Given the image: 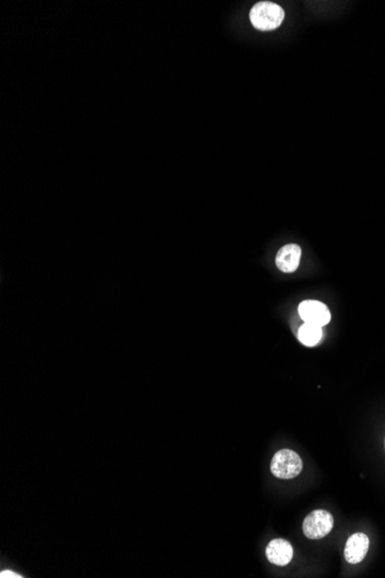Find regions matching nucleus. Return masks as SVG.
<instances>
[{"mask_svg": "<svg viewBox=\"0 0 385 578\" xmlns=\"http://www.w3.org/2000/svg\"><path fill=\"white\" fill-rule=\"evenodd\" d=\"M322 327L311 323H305L300 327L298 338L306 347H314L322 340Z\"/></svg>", "mask_w": 385, "mask_h": 578, "instance_id": "6e6552de", "label": "nucleus"}, {"mask_svg": "<svg viewBox=\"0 0 385 578\" xmlns=\"http://www.w3.org/2000/svg\"><path fill=\"white\" fill-rule=\"evenodd\" d=\"M369 538L364 533H355L346 541L345 559L351 565L360 563L368 553Z\"/></svg>", "mask_w": 385, "mask_h": 578, "instance_id": "39448f33", "label": "nucleus"}, {"mask_svg": "<svg viewBox=\"0 0 385 578\" xmlns=\"http://www.w3.org/2000/svg\"><path fill=\"white\" fill-rule=\"evenodd\" d=\"M384 445H385V441H384Z\"/></svg>", "mask_w": 385, "mask_h": 578, "instance_id": "9d476101", "label": "nucleus"}, {"mask_svg": "<svg viewBox=\"0 0 385 578\" xmlns=\"http://www.w3.org/2000/svg\"><path fill=\"white\" fill-rule=\"evenodd\" d=\"M333 528V517L329 511H311L303 521V533L308 539H322L329 535Z\"/></svg>", "mask_w": 385, "mask_h": 578, "instance_id": "7ed1b4c3", "label": "nucleus"}, {"mask_svg": "<svg viewBox=\"0 0 385 578\" xmlns=\"http://www.w3.org/2000/svg\"><path fill=\"white\" fill-rule=\"evenodd\" d=\"M302 461L299 455L291 449H281L274 454L272 461V472L281 479H292L302 471Z\"/></svg>", "mask_w": 385, "mask_h": 578, "instance_id": "f03ea898", "label": "nucleus"}, {"mask_svg": "<svg viewBox=\"0 0 385 578\" xmlns=\"http://www.w3.org/2000/svg\"><path fill=\"white\" fill-rule=\"evenodd\" d=\"M301 259V248L296 244L285 245L278 252L276 266L283 272H296Z\"/></svg>", "mask_w": 385, "mask_h": 578, "instance_id": "0eeeda50", "label": "nucleus"}, {"mask_svg": "<svg viewBox=\"0 0 385 578\" xmlns=\"http://www.w3.org/2000/svg\"><path fill=\"white\" fill-rule=\"evenodd\" d=\"M299 314L305 323L311 325H328L331 320V314L328 307L318 300H305L299 305Z\"/></svg>", "mask_w": 385, "mask_h": 578, "instance_id": "20e7f679", "label": "nucleus"}, {"mask_svg": "<svg viewBox=\"0 0 385 578\" xmlns=\"http://www.w3.org/2000/svg\"><path fill=\"white\" fill-rule=\"evenodd\" d=\"M0 577L1 578H21L22 576L19 575V574H16V572H11V570H5V572H1L0 574Z\"/></svg>", "mask_w": 385, "mask_h": 578, "instance_id": "1a4fd4ad", "label": "nucleus"}, {"mask_svg": "<svg viewBox=\"0 0 385 578\" xmlns=\"http://www.w3.org/2000/svg\"><path fill=\"white\" fill-rule=\"evenodd\" d=\"M285 13L277 4L261 1L254 5L250 13L252 25L262 31L274 30L281 25Z\"/></svg>", "mask_w": 385, "mask_h": 578, "instance_id": "f257e3e1", "label": "nucleus"}, {"mask_svg": "<svg viewBox=\"0 0 385 578\" xmlns=\"http://www.w3.org/2000/svg\"><path fill=\"white\" fill-rule=\"evenodd\" d=\"M267 557L269 561L276 566H286L292 561V545L284 539H274L267 548Z\"/></svg>", "mask_w": 385, "mask_h": 578, "instance_id": "423d86ee", "label": "nucleus"}]
</instances>
